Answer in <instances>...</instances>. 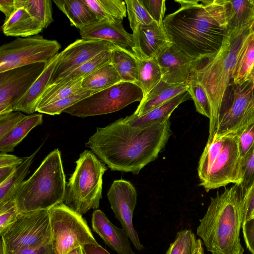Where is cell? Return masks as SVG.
Here are the masks:
<instances>
[{
  "label": "cell",
  "instance_id": "cell-47",
  "mask_svg": "<svg viewBox=\"0 0 254 254\" xmlns=\"http://www.w3.org/2000/svg\"><path fill=\"white\" fill-rule=\"evenodd\" d=\"M18 213L16 207L0 212V233L14 221Z\"/></svg>",
  "mask_w": 254,
  "mask_h": 254
},
{
  "label": "cell",
  "instance_id": "cell-29",
  "mask_svg": "<svg viewBox=\"0 0 254 254\" xmlns=\"http://www.w3.org/2000/svg\"><path fill=\"white\" fill-rule=\"evenodd\" d=\"M42 114H33L26 117L12 130L0 139V152H12L14 148L34 127L43 123Z\"/></svg>",
  "mask_w": 254,
  "mask_h": 254
},
{
  "label": "cell",
  "instance_id": "cell-10",
  "mask_svg": "<svg viewBox=\"0 0 254 254\" xmlns=\"http://www.w3.org/2000/svg\"><path fill=\"white\" fill-rule=\"evenodd\" d=\"M143 98L142 90L135 84L121 81L84 98L63 113L80 118L104 115L140 102Z\"/></svg>",
  "mask_w": 254,
  "mask_h": 254
},
{
  "label": "cell",
  "instance_id": "cell-35",
  "mask_svg": "<svg viewBox=\"0 0 254 254\" xmlns=\"http://www.w3.org/2000/svg\"><path fill=\"white\" fill-rule=\"evenodd\" d=\"M109 63H111L110 51L103 52L76 69L63 75L54 84L84 78Z\"/></svg>",
  "mask_w": 254,
  "mask_h": 254
},
{
  "label": "cell",
  "instance_id": "cell-30",
  "mask_svg": "<svg viewBox=\"0 0 254 254\" xmlns=\"http://www.w3.org/2000/svg\"><path fill=\"white\" fill-rule=\"evenodd\" d=\"M137 59V75L135 84L142 90L143 97L162 80V73L156 59Z\"/></svg>",
  "mask_w": 254,
  "mask_h": 254
},
{
  "label": "cell",
  "instance_id": "cell-21",
  "mask_svg": "<svg viewBox=\"0 0 254 254\" xmlns=\"http://www.w3.org/2000/svg\"><path fill=\"white\" fill-rule=\"evenodd\" d=\"M187 91V83H170L161 80L144 97L132 114L140 116Z\"/></svg>",
  "mask_w": 254,
  "mask_h": 254
},
{
  "label": "cell",
  "instance_id": "cell-15",
  "mask_svg": "<svg viewBox=\"0 0 254 254\" xmlns=\"http://www.w3.org/2000/svg\"><path fill=\"white\" fill-rule=\"evenodd\" d=\"M115 47L105 41L77 39L60 52L61 56L49 85L55 83L62 76L76 69L100 53L111 51Z\"/></svg>",
  "mask_w": 254,
  "mask_h": 254
},
{
  "label": "cell",
  "instance_id": "cell-32",
  "mask_svg": "<svg viewBox=\"0 0 254 254\" xmlns=\"http://www.w3.org/2000/svg\"><path fill=\"white\" fill-rule=\"evenodd\" d=\"M122 81L111 63L99 68L84 78L82 88L100 91Z\"/></svg>",
  "mask_w": 254,
  "mask_h": 254
},
{
  "label": "cell",
  "instance_id": "cell-17",
  "mask_svg": "<svg viewBox=\"0 0 254 254\" xmlns=\"http://www.w3.org/2000/svg\"><path fill=\"white\" fill-rule=\"evenodd\" d=\"M156 60L161 69L162 80L170 83H187L197 61L173 44Z\"/></svg>",
  "mask_w": 254,
  "mask_h": 254
},
{
  "label": "cell",
  "instance_id": "cell-19",
  "mask_svg": "<svg viewBox=\"0 0 254 254\" xmlns=\"http://www.w3.org/2000/svg\"><path fill=\"white\" fill-rule=\"evenodd\" d=\"M91 222L93 230L118 254H136L130 247L126 232L115 226L100 209L94 210Z\"/></svg>",
  "mask_w": 254,
  "mask_h": 254
},
{
  "label": "cell",
  "instance_id": "cell-53",
  "mask_svg": "<svg viewBox=\"0 0 254 254\" xmlns=\"http://www.w3.org/2000/svg\"><path fill=\"white\" fill-rule=\"evenodd\" d=\"M66 254H83V251L82 247H76Z\"/></svg>",
  "mask_w": 254,
  "mask_h": 254
},
{
  "label": "cell",
  "instance_id": "cell-54",
  "mask_svg": "<svg viewBox=\"0 0 254 254\" xmlns=\"http://www.w3.org/2000/svg\"><path fill=\"white\" fill-rule=\"evenodd\" d=\"M250 80L254 86V66L250 72L247 80Z\"/></svg>",
  "mask_w": 254,
  "mask_h": 254
},
{
  "label": "cell",
  "instance_id": "cell-5",
  "mask_svg": "<svg viewBox=\"0 0 254 254\" xmlns=\"http://www.w3.org/2000/svg\"><path fill=\"white\" fill-rule=\"evenodd\" d=\"M66 185L61 152L56 149L16 189L12 200L19 212L49 210L63 202Z\"/></svg>",
  "mask_w": 254,
  "mask_h": 254
},
{
  "label": "cell",
  "instance_id": "cell-24",
  "mask_svg": "<svg viewBox=\"0 0 254 254\" xmlns=\"http://www.w3.org/2000/svg\"><path fill=\"white\" fill-rule=\"evenodd\" d=\"M228 31H240L254 26V0H228Z\"/></svg>",
  "mask_w": 254,
  "mask_h": 254
},
{
  "label": "cell",
  "instance_id": "cell-41",
  "mask_svg": "<svg viewBox=\"0 0 254 254\" xmlns=\"http://www.w3.org/2000/svg\"><path fill=\"white\" fill-rule=\"evenodd\" d=\"M26 116L20 111H12L0 115V139L12 130Z\"/></svg>",
  "mask_w": 254,
  "mask_h": 254
},
{
  "label": "cell",
  "instance_id": "cell-25",
  "mask_svg": "<svg viewBox=\"0 0 254 254\" xmlns=\"http://www.w3.org/2000/svg\"><path fill=\"white\" fill-rule=\"evenodd\" d=\"M53 1L68 18L71 25L78 29L97 21L84 0H53Z\"/></svg>",
  "mask_w": 254,
  "mask_h": 254
},
{
  "label": "cell",
  "instance_id": "cell-23",
  "mask_svg": "<svg viewBox=\"0 0 254 254\" xmlns=\"http://www.w3.org/2000/svg\"><path fill=\"white\" fill-rule=\"evenodd\" d=\"M6 36L25 38L38 35L44 29L24 8L16 9L1 26Z\"/></svg>",
  "mask_w": 254,
  "mask_h": 254
},
{
  "label": "cell",
  "instance_id": "cell-26",
  "mask_svg": "<svg viewBox=\"0 0 254 254\" xmlns=\"http://www.w3.org/2000/svg\"><path fill=\"white\" fill-rule=\"evenodd\" d=\"M96 16L97 21L114 24L122 23L127 16L125 1L121 0H84Z\"/></svg>",
  "mask_w": 254,
  "mask_h": 254
},
{
  "label": "cell",
  "instance_id": "cell-8",
  "mask_svg": "<svg viewBox=\"0 0 254 254\" xmlns=\"http://www.w3.org/2000/svg\"><path fill=\"white\" fill-rule=\"evenodd\" d=\"M0 235L5 252L48 245L52 242L49 210L19 212L14 221Z\"/></svg>",
  "mask_w": 254,
  "mask_h": 254
},
{
  "label": "cell",
  "instance_id": "cell-36",
  "mask_svg": "<svg viewBox=\"0 0 254 254\" xmlns=\"http://www.w3.org/2000/svg\"><path fill=\"white\" fill-rule=\"evenodd\" d=\"M97 92L82 88L68 96L38 109L37 112L53 116L59 115L66 109Z\"/></svg>",
  "mask_w": 254,
  "mask_h": 254
},
{
  "label": "cell",
  "instance_id": "cell-14",
  "mask_svg": "<svg viewBox=\"0 0 254 254\" xmlns=\"http://www.w3.org/2000/svg\"><path fill=\"white\" fill-rule=\"evenodd\" d=\"M137 192L129 181L120 179L113 181L107 197L115 217L120 221L133 246L138 251L144 249L133 225V214L137 204Z\"/></svg>",
  "mask_w": 254,
  "mask_h": 254
},
{
  "label": "cell",
  "instance_id": "cell-38",
  "mask_svg": "<svg viewBox=\"0 0 254 254\" xmlns=\"http://www.w3.org/2000/svg\"><path fill=\"white\" fill-rule=\"evenodd\" d=\"M187 83V91L193 100L196 111L202 115L210 117V107L206 93L197 80L189 79Z\"/></svg>",
  "mask_w": 254,
  "mask_h": 254
},
{
  "label": "cell",
  "instance_id": "cell-40",
  "mask_svg": "<svg viewBox=\"0 0 254 254\" xmlns=\"http://www.w3.org/2000/svg\"><path fill=\"white\" fill-rule=\"evenodd\" d=\"M237 135L239 150L244 167L247 158L254 148V124Z\"/></svg>",
  "mask_w": 254,
  "mask_h": 254
},
{
  "label": "cell",
  "instance_id": "cell-39",
  "mask_svg": "<svg viewBox=\"0 0 254 254\" xmlns=\"http://www.w3.org/2000/svg\"><path fill=\"white\" fill-rule=\"evenodd\" d=\"M196 239L190 229L178 232L165 254H192Z\"/></svg>",
  "mask_w": 254,
  "mask_h": 254
},
{
  "label": "cell",
  "instance_id": "cell-43",
  "mask_svg": "<svg viewBox=\"0 0 254 254\" xmlns=\"http://www.w3.org/2000/svg\"><path fill=\"white\" fill-rule=\"evenodd\" d=\"M143 5L153 20L163 24L166 11L165 0H141Z\"/></svg>",
  "mask_w": 254,
  "mask_h": 254
},
{
  "label": "cell",
  "instance_id": "cell-52",
  "mask_svg": "<svg viewBox=\"0 0 254 254\" xmlns=\"http://www.w3.org/2000/svg\"><path fill=\"white\" fill-rule=\"evenodd\" d=\"M192 254H204L202 242L200 239H196V244Z\"/></svg>",
  "mask_w": 254,
  "mask_h": 254
},
{
  "label": "cell",
  "instance_id": "cell-31",
  "mask_svg": "<svg viewBox=\"0 0 254 254\" xmlns=\"http://www.w3.org/2000/svg\"><path fill=\"white\" fill-rule=\"evenodd\" d=\"M42 146V144L31 155L24 157L22 164L6 180L0 184V205L12 200L14 192L24 182L36 155Z\"/></svg>",
  "mask_w": 254,
  "mask_h": 254
},
{
  "label": "cell",
  "instance_id": "cell-50",
  "mask_svg": "<svg viewBox=\"0 0 254 254\" xmlns=\"http://www.w3.org/2000/svg\"><path fill=\"white\" fill-rule=\"evenodd\" d=\"M82 247L83 254H110L98 243L86 244Z\"/></svg>",
  "mask_w": 254,
  "mask_h": 254
},
{
  "label": "cell",
  "instance_id": "cell-4",
  "mask_svg": "<svg viewBox=\"0 0 254 254\" xmlns=\"http://www.w3.org/2000/svg\"><path fill=\"white\" fill-rule=\"evenodd\" d=\"M241 196L240 186L234 185L211 197L196 234L212 254H243L240 239Z\"/></svg>",
  "mask_w": 254,
  "mask_h": 254
},
{
  "label": "cell",
  "instance_id": "cell-37",
  "mask_svg": "<svg viewBox=\"0 0 254 254\" xmlns=\"http://www.w3.org/2000/svg\"><path fill=\"white\" fill-rule=\"evenodd\" d=\"M128 19L132 32L139 25H147L154 21L141 0H126Z\"/></svg>",
  "mask_w": 254,
  "mask_h": 254
},
{
  "label": "cell",
  "instance_id": "cell-48",
  "mask_svg": "<svg viewBox=\"0 0 254 254\" xmlns=\"http://www.w3.org/2000/svg\"><path fill=\"white\" fill-rule=\"evenodd\" d=\"M23 158L6 153H0V167L5 166H19L22 164Z\"/></svg>",
  "mask_w": 254,
  "mask_h": 254
},
{
  "label": "cell",
  "instance_id": "cell-27",
  "mask_svg": "<svg viewBox=\"0 0 254 254\" xmlns=\"http://www.w3.org/2000/svg\"><path fill=\"white\" fill-rule=\"evenodd\" d=\"M254 66V27L245 39L239 54L231 85L242 84L247 80Z\"/></svg>",
  "mask_w": 254,
  "mask_h": 254
},
{
  "label": "cell",
  "instance_id": "cell-3",
  "mask_svg": "<svg viewBox=\"0 0 254 254\" xmlns=\"http://www.w3.org/2000/svg\"><path fill=\"white\" fill-rule=\"evenodd\" d=\"M254 26L240 31H228L220 49L215 54L197 60L189 79L203 87L210 107L207 143L215 135L219 120L226 109L227 92L232 81L235 67L242 45Z\"/></svg>",
  "mask_w": 254,
  "mask_h": 254
},
{
  "label": "cell",
  "instance_id": "cell-1",
  "mask_svg": "<svg viewBox=\"0 0 254 254\" xmlns=\"http://www.w3.org/2000/svg\"><path fill=\"white\" fill-rule=\"evenodd\" d=\"M170 119L145 127H134L123 118L96 131L85 143L112 171L138 174L154 161L172 135Z\"/></svg>",
  "mask_w": 254,
  "mask_h": 254
},
{
  "label": "cell",
  "instance_id": "cell-6",
  "mask_svg": "<svg viewBox=\"0 0 254 254\" xmlns=\"http://www.w3.org/2000/svg\"><path fill=\"white\" fill-rule=\"evenodd\" d=\"M244 171L238 135L214 137L206 143L198 162L199 185L206 191L230 184L240 185Z\"/></svg>",
  "mask_w": 254,
  "mask_h": 254
},
{
  "label": "cell",
  "instance_id": "cell-42",
  "mask_svg": "<svg viewBox=\"0 0 254 254\" xmlns=\"http://www.w3.org/2000/svg\"><path fill=\"white\" fill-rule=\"evenodd\" d=\"M241 213L242 224L247 220L253 217L254 215V183L242 193Z\"/></svg>",
  "mask_w": 254,
  "mask_h": 254
},
{
  "label": "cell",
  "instance_id": "cell-44",
  "mask_svg": "<svg viewBox=\"0 0 254 254\" xmlns=\"http://www.w3.org/2000/svg\"><path fill=\"white\" fill-rule=\"evenodd\" d=\"M254 183V148L247 158L242 181L239 185L242 193Z\"/></svg>",
  "mask_w": 254,
  "mask_h": 254
},
{
  "label": "cell",
  "instance_id": "cell-9",
  "mask_svg": "<svg viewBox=\"0 0 254 254\" xmlns=\"http://www.w3.org/2000/svg\"><path fill=\"white\" fill-rule=\"evenodd\" d=\"M49 210L52 244L56 254H66L86 244L97 243L82 215L63 202Z\"/></svg>",
  "mask_w": 254,
  "mask_h": 254
},
{
  "label": "cell",
  "instance_id": "cell-46",
  "mask_svg": "<svg viewBox=\"0 0 254 254\" xmlns=\"http://www.w3.org/2000/svg\"><path fill=\"white\" fill-rule=\"evenodd\" d=\"M3 254H56L52 243L42 247L22 249L12 252H5L3 249Z\"/></svg>",
  "mask_w": 254,
  "mask_h": 254
},
{
  "label": "cell",
  "instance_id": "cell-45",
  "mask_svg": "<svg viewBox=\"0 0 254 254\" xmlns=\"http://www.w3.org/2000/svg\"><path fill=\"white\" fill-rule=\"evenodd\" d=\"M242 228L247 247L252 254H254V218L245 221Z\"/></svg>",
  "mask_w": 254,
  "mask_h": 254
},
{
  "label": "cell",
  "instance_id": "cell-13",
  "mask_svg": "<svg viewBox=\"0 0 254 254\" xmlns=\"http://www.w3.org/2000/svg\"><path fill=\"white\" fill-rule=\"evenodd\" d=\"M48 63L31 64L0 72V115L13 111L15 104L30 89Z\"/></svg>",
  "mask_w": 254,
  "mask_h": 254
},
{
  "label": "cell",
  "instance_id": "cell-16",
  "mask_svg": "<svg viewBox=\"0 0 254 254\" xmlns=\"http://www.w3.org/2000/svg\"><path fill=\"white\" fill-rule=\"evenodd\" d=\"M134 46L133 52L139 59H156L172 44L163 24L154 21L138 26L133 32Z\"/></svg>",
  "mask_w": 254,
  "mask_h": 254
},
{
  "label": "cell",
  "instance_id": "cell-28",
  "mask_svg": "<svg viewBox=\"0 0 254 254\" xmlns=\"http://www.w3.org/2000/svg\"><path fill=\"white\" fill-rule=\"evenodd\" d=\"M111 63L122 81L136 82L137 75V59L129 51L116 46L110 51Z\"/></svg>",
  "mask_w": 254,
  "mask_h": 254
},
{
  "label": "cell",
  "instance_id": "cell-18",
  "mask_svg": "<svg viewBox=\"0 0 254 254\" xmlns=\"http://www.w3.org/2000/svg\"><path fill=\"white\" fill-rule=\"evenodd\" d=\"M79 31L82 39L107 41L133 53V35L124 29L122 23L114 24L105 21H96Z\"/></svg>",
  "mask_w": 254,
  "mask_h": 254
},
{
  "label": "cell",
  "instance_id": "cell-20",
  "mask_svg": "<svg viewBox=\"0 0 254 254\" xmlns=\"http://www.w3.org/2000/svg\"><path fill=\"white\" fill-rule=\"evenodd\" d=\"M60 56L61 53H59L47 63L41 74L26 94L15 104L13 111H20L29 115L37 111L39 101L49 85Z\"/></svg>",
  "mask_w": 254,
  "mask_h": 254
},
{
  "label": "cell",
  "instance_id": "cell-49",
  "mask_svg": "<svg viewBox=\"0 0 254 254\" xmlns=\"http://www.w3.org/2000/svg\"><path fill=\"white\" fill-rule=\"evenodd\" d=\"M0 10L7 20L16 10L14 0H0Z\"/></svg>",
  "mask_w": 254,
  "mask_h": 254
},
{
  "label": "cell",
  "instance_id": "cell-12",
  "mask_svg": "<svg viewBox=\"0 0 254 254\" xmlns=\"http://www.w3.org/2000/svg\"><path fill=\"white\" fill-rule=\"evenodd\" d=\"M231 86L230 101L220 117L214 138L238 134L254 124V86L252 82L248 79L242 84Z\"/></svg>",
  "mask_w": 254,
  "mask_h": 254
},
{
  "label": "cell",
  "instance_id": "cell-22",
  "mask_svg": "<svg viewBox=\"0 0 254 254\" xmlns=\"http://www.w3.org/2000/svg\"><path fill=\"white\" fill-rule=\"evenodd\" d=\"M190 96L188 91L179 94L163 105L140 116L133 114L123 120L126 124L134 127H145L162 123L170 119L173 112L183 102L189 100Z\"/></svg>",
  "mask_w": 254,
  "mask_h": 254
},
{
  "label": "cell",
  "instance_id": "cell-11",
  "mask_svg": "<svg viewBox=\"0 0 254 254\" xmlns=\"http://www.w3.org/2000/svg\"><path fill=\"white\" fill-rule=\"evenodd\" d=\"M61 44L42 35L17 37L0 47V72L40 62L48 63L59 53Z\"/></svg>",
  "mask_w": 254,
  "mask_h": 254
},
{
  "label": "cell",
  "instance_id": "cell-33",
  "mask_svg": "<svg viewBox=\"0 0 254 254\" xmlns=\"http://www.w3.org/2000/svg\"><path fill=\"white\" fill-rule=\"evenodd\" d=\"M14 2L16 9L24 8L43 28L53 21L51 0H14Z\"/></svg>",
  "mask_w": 254,
  "mask_h": 254
},
{
  "label": "cell",
  "instance_id": "cell-34",
  "mask_svg": "<svg viewBox=\"0 0 254 254\" xmlns=\"http://www.w3.org/2000/svg\"><path fill=\"white\" fill-rule=\"evenodd\" d=\"M83 78L49 85L40 98L37 109L68 96L82 89Z\"/></svg>",
  "mask_w": 254,
  "mask_h": 254
},
{
  "label": "cell",
  "instance_id": "cell-7",
  "mask_svg": "<svg viewBox=\"0 0 254 254\" xmlns=\"http://www.w3.org/2000/svg\"><path fill=\"white\" fill-rule=\"evenodd\" d=\"M75 163V170L66 183L63 203L82 215L99 207L103 176L107 167L87 150L80 154Z\"/></svg>",
  "mask_w": 254,
  "mask_h": 254
},
{
  "label": "cell",
  "instance_id": "cell-55",
  "mask_svg": "<svg viewBox=\"0 0 254 254\" xmlns=\"http://www.w3.org/2000/svg\"><path fill=\"white\" fill-rule=\"evenodd\" d=\"M253 218H254V216H253Z\"/></svg>",
  "mask_w": 254,
  "mask_h": 254
},
{
  "label": "cell",
  "instance_id": "cell-51",
  "mask_svg": "<svg viewBox=\"0 0 254 254\" xmlns=\"http://www.w3.org/2000/svg\"><path fill=\"white\" fill-rule=\"evenodd\" d=\"M18 167L14 166L0 167V184L6 180Z\"/></svg>",
  "mask_w": 254,
  "mask_h": 254
},
{
  "label": "cell",
  "instance_id": "cell-2",
  "mask_svg": "<svg viewBox=\"0 0 254 254\" xmlns=\"http://www.w3.org/2000/svg\"><path fill=\"white\" fill-rule=\"evenodd\" d=\"M175 1L180 7L163 21L170 42L197 60L217 52L228 31V0Z\"/></svg>",
  "mask_w": 254,
  "mask_h": 254
}]
</instances>
